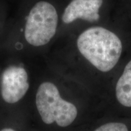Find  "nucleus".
<instances>
[{"instance_id": "obj_1", "label": "nucleus", "mask_w": 131, "mask_h": 131, "mask_svg": "<svg viewBox=\"0 0 131 131\" xmlns=\"http://www.w3.org/2000/svg\"><path fill=\"white\" fill-rule=\"evenodd\" d=\"M77 46L82 56L103 72L114 68L123 52V43L118 36L101 26L90 27L82 32Z\"/></svg>"}, {"instance_id": "obj_2", "label": "nucleus", "mask_w": 131, "mask_h": 131, "mask_svg": "<svg viewBox=\"0 0 131 131\" xmlns=\"http://www.w3.org/2000/svg\"><path fill=\"white\" fill-rule=\"evenodd\" d=\"M35 103L42 122L46 124L55 122L59 126L67 127L77 117L76 106L63 99L57 87L51 82H44L40 85Z\"/></svg>"}, {"instance_id": "obj_3", "label": "nucleus", "mask_w": 131, "mask_h": 131, "mask_svg": "<svg viewBox=\"0 0 131 131\" xmlns=\"http://www.w3.org/2000/svg\"><path fill=\"white\" fill-rule=\"evenodd\" d=\"M58 24V15L55 7L47 1H38L32 7L27 16L24 38L32 46H43L56 34Z\"/></svg>"}, {"instance_id": "obj_4", "label": "nucleus", "mask_w": 131, "mask_h": 131, "mask_svg": "<svg viewBox=\"0 0 131 131\" xmlns=\"http://www.w3.org/2000/svg\"><path fill=\"white\" fill-rule=\"evenodd\" d=\"M29 88V77L23 67L11 65L1 75V94L5 102L14 104L21 100Z\"/></svg>"}, {"instance_id": "obj_5", "label": "nucleus", "mask_w": 131, "mask_h": 131, "mask_svg": "<svg viewBox=\"0 0 131 131\" xmlns=\"http://www.w3.org/2000/svg\"><path fill=\"white\" fill-rule=\"evenodd\" d=\"M103 0H72L62 15V21L70 24L78 19L89 22H96L100 19V9Z\"/></svg>"}, {"instance_id": "obj_6", "label": "nucleus", "mask_w": 131, "mask_h": 131, "mask_svg": "<svg viewBox=\"0 0 131 131\" xmlns=\"http://www.w3.org/2000/svg\"><path fill=\"white\" fill-rule=\"evenodd\" d=\"M117 100L125 107H131V60L118 80L115 88Z\"/></svg>"}, {"instance_id": "obj_7", "label": "nucleus", "mask_w": 131, "mask_h": 131, "mask_svg": "<svg viewBox=\"0 0 131 131\" xmlns=\"http://www.w3.org/2000/svg\"><path fill=\"white\" fill-rule=\"evenodd\" d=\"M94 131H129L126 124L122 123L111 122L101 126Z\"/></svg>"}, {"instance_id": "obj_8", "label": "nucleus", "mask_w": 131, "mask_h": 131, "mask_svg": "<svg viewBox=\"0 0 131 131\" xmlns=\"http://www.w3.org/2000/svg\"><path fill=\"white\" fill-rule=\"evenodd\" d=\"M0 131H16V130L12 128H10V127H6V128L1 129Z\"/></svg>"}]
</instances>
